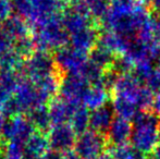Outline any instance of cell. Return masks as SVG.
<instances>
[{
	"label": "cell",
	"instance_id": "cell-1",
	"mask_svg": "<svg viewBox=\"0 0 160 159\" xmlns=\"http://www.w3.org/2000/svg\"><path fill=\"white\" fill-rule=\"evenodd\" d=\"M159 140L160 116L154 111H141L132 121V146L145 155L156 151Z\"/></svg>",
	"mask_w": 160,
	"mask_h": 159
},
{
	"label": "cell",
	"instance_id": "cell-2",
	"mask_svg": "<svg viewBox=\"0 0 160 159\" xmlns=\"http://www.w3.org/2000/svg\"><path fill=\"white\" fill-rule=\"evenodd\" d=\"M117 98L134 105L141 111H147L154 102L152 92L132 73H124L118 80Z\"/></svg>",
	"mask_w": 160,
	"mask_h": 159
},
{
	"label": "cell",
	"instance_id": "cell-3",
	"mask_svg": "<svg viewBox=\"0 0 160 159\" xmlns=\"http://www.w3.org/2000/svg\"><path fill=\"white\" fill-rule=\"evenodd\" d=\"M105 140L99 134H86L78 141L76 155L82 159H101L105 153Z\"/></svg>",
	"mask_w": 160,
	"mask_h": 159
},
{
	"label": "cell",
	"instance_id": "cell-4",
	"mask_svg": "<svg viewBox=\"0 0 160 159\" xmlns=\"http://www.w3.org/2000/svg\"><path fill=\"white\" fill-rule=\"evenodd\" d=\"M132 123L123 118H117L112 121L109 127V140L117 147L127 145L131 140Z\"/></svg>",
	"mask_w": 160,
	"mask_h": 159
},
{
	"label": "cell",
	"instance_id": "cell-5",
	"mask_svg": "<svg viewBox=\"0 0 160 159\" xmlns=\"http://www.w3.org/2000/svg\"><path fill=\"white\" fill-rule=\"evenodd\" d=\"M114 159H145V155L135 149L133 146L123 145L117 147L113 154Z\"/></svg>",
	"mask_w": 160,
	"mask_h": 159
},
{
	"label": "cell",
	"instance_id": "cell-6",
	"mask_svg": "<svg viewBox=\"0 0 160 159\" xmlns=\"http://www.w3.org/2000/svg\"><path fill=\"white\" fill-rule=\"evenodd\" d=\"M112 121H113L112 111H110L109 109H105L98 113V117L95 120V127L99 131H106L110 127Z\"/></svg>",
	"mask_w": 160,
	"mask_h": 159
},
{
	"label": "cell",
	"instance_id": "cell-7",
	"mask_svg": "<svg viewBox=\"0 0 160 159\" xmlns=\"http://www.w3.org/2000/svg\"><path fill=\"white\" fill-rule=\"evenodd\" d=\"M152 107H154V112L160 116V93L157 94V96L154 98V102H152Z\"/></svg>",
	"mask_w": 160,
	"mask_h": 159
},
{
	"label": "cell",
	"instance_id": "cell-8",
	"mask_svg": "<svg viewBox=\"0 0 160 159\" xmlns=\"http://www.w3.org/2000/svg\"><path fill=\"white\" fill-rule=\"evenodd\" d=\"M42 159H64L62 157L60 154L58 153H55V152H52V153H48L46 154V155L44 156V158Z\"/></svg>",
	"mask_w": 160,
	"mask_h": 159
},
{
	"label": "cell",
	"instance_id": "cell-9",
	"mask_svg": "<svg viewBox=\"0 0 160 159\" xmlns=\"http://www.w3.org/2000/svg\"><path fill=\"white\" fill-rule=\"evenodd\" d=\"M22 159H39V157H38V156H36V155H33V154L26 153Z\"/></svg>",
	"mask_w": 160,
	"mask_h": 159
},
{
	"label": "cell",
	"instance_id": "cell-10",
	"mask_svg": "<svg viewBox=\"0 0 160 159\" xmlns=\"http://www.w3.org/2000/svg\"><path fill=\"white\" fill-rule=\"evenodd\" d=\"M65 159H82L81 157H78V155H75V154H70L69 156H68Z\"/></svg>",
	"mask_w": 160,
	"mask_h": 159
},
{
	"label": "cell",
	"instance_id": "cell-11",
	"mask_svg": "<svg viewBox=\"0 0 160 159\" xmlns=\"http://www.w3.org/2000/svg\"><path fill=\"white\" fill-rule=\"evenodd\" d=\"M101 159H114L113 157H110V156H106V157H102Z\"/></svg>",
	"mask_w": 160,
	"mask_h": 159
},
{
	"label": "cell",
	"instance_id": "cell-12",
	"mask_svg": "<svg viewBox=\"0 0 160 159\" xmlns=\"http://www.w3.org/2000/svg\"><path fill=\"white\" fill-rule=\"evenodd\" d=\"M143 1H145L146 2V3H152V0H143Z\"/></svg>",
	"mask_w": 160,
	"mask_h": 159
},
{
	"label": "cell",
	"instance_id": "cell-13",
	"mask_svg": "<svg viewBox=\"0 0 160 159\" xmlns=\"http://www.w3.org/2000/svg\"><path fill=\"white\" fill-rule=\"evenodd\" d=\"M159 143H160V140H159Z\"/></svg>",
	"mask_w": 160,
	"mask_h": 159
}]
</instances>
